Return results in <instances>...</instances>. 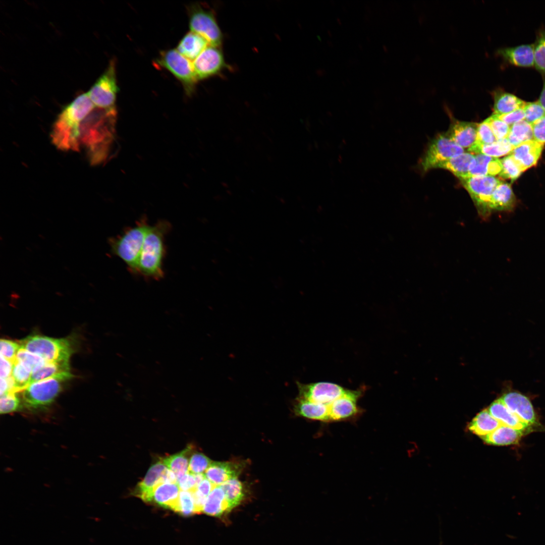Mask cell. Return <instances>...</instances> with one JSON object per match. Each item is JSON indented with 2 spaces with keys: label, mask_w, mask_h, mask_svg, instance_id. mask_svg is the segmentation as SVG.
<instances>
[{
  "label": "cell",
  "mask_w": 545,
  "mask_h": 545,
  "mask_svg": "<svg viewBox=\"0 0 545 545\" xmlns=\"http://www.w3.org/2000/svg\"><path fill=\"white\" fill-rule=\"evenodd\" d=\"M18 343L20 348L38 355L47 362L69 363L73 352L72 344L67 338L32 335L20 340Z\"/></svg>",
  "instance_id": "5b68a950"
},
{
  "label": "cell",
  "mask_w": 545,
  "mask_h": 545,
  "mask_svg": "<svg viewBox=\"0 0 545 545\" xmlns=\"http://www.w3.org/2000/svg\"><path fill=\"white\" fill-rule=\"evenodd\" d=\"M494 100V115H501L523 108L525 101L502 88L492 92Z\"/></svg>",
  "instance_id": "cb8c5ba5"
},
{
  "label": "cell",
  "mask_w": 545,
  "mask_h": 545,
  "mask_svg": "<svg viewBox=\"0 0 545 545\" xmlns=\"http://www.w3.org/2000/svg\"><path fill=\"white\" fill-rule=\"evenodd\" d=\"M496 116L509 126H511L514 124L524 120V114L522 108L506 114Z\"/></svg>",
  "instance_id": "681fc988"
},
{
  "label": "cell",
  "mask_w": 545,
  "mask_h": 545,
  "mask_svg": "<svg viewBox=\"0 0 545 545\" xmlns=\"http://www.w3.org/2000/svg\"><path fill=\"white\" fill-rule=\"evenodd\" d=\"M116 65V60H111L105 71L87 92L95 106L103 108L116 107L119 90Z\"/></svg>",
  "instance_id": "9c48e42d"
},
{
  "label": "cell",
  "mask_w": 545,
  "mask_h": 545,
  "mask_svg": "<svg viewBox=\"0 0 545 545\" xmlns=\"http://www.w3.org/2000/svg\"><path fill=\"white\" fill-rule=\"evenodd\" d=\"M497 53L511 65L523 68L534 66L533 44L502 48Z\"/></svg>",
  "instance_id": "ac0fdd59"
},
{
  "label": "cell",
  "mask_w": 545,
  "mask_h": 545,
  "mask_svg": "<svg viewBox=\"0 0 545 545\" xmlns=\"http://www.w3.org/2000/svg\"><path fill=\"white\" fill-rule=\"evenodd\" d=\"M192 448L189 445L180 452L162 459L167 467L175 474L177 479L188 472V462Z\"/></svg>",
  "instance_id": "836d02e7"
},
{
  "label": "cell",
  "mask_w": 545,
  "mask_h": 545,
  "mask_svg": "<svg viewBox=\"0 0 545 545\" xmlns=\"http://www.w3.org/2000/svg\"><path fill=\"white\" fill-rule=\"evenodd\" d=\"M523 110L524 120L532 125L545 116V109L539 101L525 102Z\"/></svg>",
  "instance_id": "b9f144b4"
},
{
  "label": "cell",
  "mask_w": 545,
  "mask_h": 545,
  "mask_svg": "<svg viewBox=\"0 0 545 545\" xmlns=\"http://www.w3.org/2000/svg\"><path fill=\"white\" fill-rule=\"evenodd\" d=\"M167 469L162 460L152 464L143 479L137 485L136 495L144 502H150L154 488L159 483L164 482L163 478Z\"/></svg>",
  "instance_id": "2e32d148"
},
{
  "label": "cell",
  "mask_w": 545,
  "mask_h": 545,
  "mask_svg": "<svg viewBox=\"0 0 545 545\" xmlns=\"http://www.w3.org/2000/svg\"><path fill=\"white\" fill-rule=\"evenodd\" d=\"M170 223L160 220L150 226L146 235L135 275L144 279L158 281L165 275L163 269L166 255V236L171 230Z\"/></svg>",
  "instance_id": "3957f363"
},
{
  "label": "cell",
  "mask_w": 545,
  "mask_h": 545,
  "mask_svg": "<svg viewBox=\"0 0 545 545\" xmlns=\"http://www.w3.org/2000/svg\"><path fill=\"white\" fill-rule=\"evenodd\" d=\"M515 203V197L510 185L502 181L490 199L488 206L489 215L493 211L510 210Z\"/></svg>",
  "instance_id": "4316f807"
},
{
  "label": "cell",
  "mask_w": 545,
  "mask_h": 545,
  "mask_svg": "<svg viewBox=\"0 0 545 545\" xmlns=\"http://www.w3.org/2000/svg\"><path fill=\"white\" fill-rule=\"evenodd\" d=\"M474 156L475 165L470 172L468 177L495 176L501 172L502 166L501 159L483 154H477Z\"/></svg>",
  "instance_id": "f1b7e54d"
},
{
  "label": "cell",
  "mask_w": 545,
  "mask_h": 545,
  "mask_svg": "<svg viewBox=\"0 0 545 545\" xmlns=\"http://www.w3.org/2000/svg\"><path fill=\"white\" fill-rule=\"evenodd\" d=\"M243 464L232 462H213L204 472L205 477L215 485L237 478Z\"/></svg>",
  "instance_id": "d6986e66"
},
{
  "label": "cell",
  "mask_w": 545,
  "mask_h": 545,
  "mask_svg": "<svg viewBox=\"0 0 545 545\" xmlns=\"http://www.w3.org/2000/svg\"><path fill=\"white\" fill-rule=\"evenodd\" d=\"M212 462V461L203 453L193 452L189 459L188 472L194 474H203Z\"/></svg>",
  "instance_id": "ab89813d"
},
{
  "label": "cell",
  "mask_w": 545,
  "mask_h": 545,
  "mask_svg": "<svg viewBox=\"0 0 545 545\" xmlns=\"http://www.w3.org/2000/svg\"><path fill=\"white\" fill-rule=\"evenodd\" d=\"M543 77V86L538 101L545 109V74Z\"/></svg>",
  "instance_id": "f5cc1de1"
},
{
  "label": "cell",
  "mask_w": 545,
  "mask_h": 545,
  "mask_svg": "<svg viewBox=\"0 0 545 545\" xmlns=\"http://www.w3.org/2000/svg\"><path fill=\"white\" fill-rule=\"evenodd\" d=\"M117 111L116 107L103 108L94 106L80 126L79 143L85 149L93 166L107 159L116 134Z\"/></svg>",
  "instance_id": "6da1fadb"
},
{
  "label": "cell",
  "mask_w": 545,
  "mask_h": 545,
  "mask_svg": "<svg viewBox=\"0 0 545 545\" xmlns=\"http://www.w3.org/2000/svg\"><path fill=\"white\" fill-rule=\"evenodd\" d=\"M501 161L502 169L499 175L503 178L514 181L523 172L511 154L501 159Z\"/></svg>",
  "instance_id": "60d3db41"
},
{
  "label": "cell",
  "mask_w": 545,
  "mask_h": 545,
  "mask_svg": "<svg viewBox=\"0 0 545 545\" xmlns=\"http://www.w3.org/2000/svg\"><path fill=\"white\" fill-rule=\"evenodd\" d=\"M220 486L225 493L228 504V512L238 506L245 497L242 483L237 478L230 479Z\"/></svg>",
  "instance_id": "e575fe53"
},
{
  "label": "cell",
  "mask_w": 545,
  "mask_h": 545,
  "mask_svg": "<svg viewBox=\"0 0 545 545\" xmlns=\"http://www.w3.org/2000/svg\"><path fill=\"white\" fill-rule=\"evenodd\" d=\"M94 107L87 93H84L77 96L61 111L50 133L52 144L58 149L80 151V124Z\"/></svg>",
  "instance_id": "7a4b0ae2"
},
{
  "label": "cell",
  "mask_w": 545,
  "mask_h": 545,
  "mask_svg": "<svg viewBox=\"0 0 545 545\" xmlns=\"http://www.w3.org/2000/svg\"><path fill=\"white\" fill-rule=\"evenodd\" d=\"M501 399L523 422L532 428L539 425L531 402L524 395L517 392H510L504 394Z\"/></svg>",
  "instance_id": "9a60e30c"
},
{
  "label": "cell",
  "mask_w": 545,
  "mask_h": 545,
  "mask_svg": "<svg viewBox=\"0 0 545 545\" xmlns=\"http://www.w3.org/2000/svg\"><path fill=\"white\" fill-rule=\"evenodd\" d=\"M16 359L31 370L45 362L38 355L21 348H20L17 353Z\"/></svg>",
  "instance_id": "ee69618b"
},
{
  "label": "cell",
  "mask_w": 545,
  "mask_h": 545,
  "mask_svg": "<svg viewBox=\"0 0 545 545\" xmlns=\"http://www.w3.org/2000/svg\"><path fill=\"white\" fill-rule=\"evenodd\" d=\"M297 386L298 398L328 406L342 396L346 391L339 385L329 382L309 384L297 383Z\"/></svg>",
  "instance_id": "4fadbf2b"
},
{
  "label": "cell",
  "mask_w": 545,
  "mask_h": 545,
  "mask_svg": "<svg viewBox=\"0 0 545 545\" xmlns=\"http://www.w3.org/2000/svg\"><path fill=\"white\" fill-rule=\"evenodd\" d=\"M475 162L474 155L463 152L455 155L440 164L437 168L444 169L451 172L459 179L468 177Z\"/></svg>",
  "instance_id": "484cf974"
},
{
  "label": "cell",
  "mask_w": 545,
  "mask_h": 545,
  "mask_svg": "<svg viewBox=\"0 0 545 545\" xmlns=\"http://www.w3.org/2000/svg\"><path fill=\"white\" fill-rule=\"evenodd\" d=\"M533 138L541 143H545V116L532 125Z\"/></svg>",
  "instance_id": "f907efd6"
},
{
  "label": "cell",
  "mask_w": 545,
  "mask_h": 545,
  "mask_svg": "<svg viewBox=\"0 0 545 545\" xmlns=\"http://www.w3.org/2000/svg\"><path fill=\"white\" fill-rule=\"evenodd\" d=\"M460 180L470 194L479 215L487 218L489 215L488 206L490 199L502 181L490 176L470 177Z\"/></svg>",
  "instance_id": "30bf717a"
},
{
  "label": "cell",
  "mask_w": 545,
  "mask_h": 545,
  "mask_svg": "<svg viewBox=\"0 0 545 545\" xmlns=\"http://www.w3.org/2000/svg\"><path fill=\"white\" fill-rule=\"evenodd\" d=\"M534 45V67L540 72L545 74V28L537 33Z\"/></svg>",
  "instance_id": "74e56055"
},
{
  "label": "cell",
  "mask_w": 545,
  "mask_h": 545,
  "mask_svg": "<svg viewBox=\"0 0 545 545\" xmlns=\"http://www.w3.org/2000/svg\"><path fill=\"white\" fill-rule=\"evenodd\" d=\"M478 126L475 123L455 121L446 135L464 149H468L476 141Z\"/></svg>",
  "instance_id": "ffe728a7"
},
{
  "label": "cell",
  "mask_w": 545,
  "mask_h": 545,
  "mask_svg": "<svg viewBox=\"0 0 545 545\" xmlns=\"http://www.w3.org/2000/svg\"><path fill=\"white\" fill-rule=\"evenodd\" d=\"M363 390H346L340 397L329 405V422L347 421L355 419L362 412L357 402Z\"/></svg>",
  "instance_id": "5bb4252c"
},
{
  "label": "cell",
  "mask_w": 545,
  "mask_h": 545,
  "mask_svg": "<svg viewBox=\"0 0 545 545\" xmlns=\"http://www.w3.org/2000/svg\"><path fill=\"white\" fill-rule=\"evenodd\" d=\"M150 225L145 217L126 228L121 234L108 240L112 253L121 258L128 269L135 274L145 238Z\"/></svg>",
  "instance_id": "277c9868"
},
{
  "label": "cell",
  "mask_w": 545,
  "mask_h": 545,
  "mask_svg": "<svg viewBox=\"0 0 545 545\" xmlns=\"http://www.w3.org/2000/svg\"><path fill=\"white\" fill-rule=\"evenodd\" d=\"M525 433L520 430L501 425L491 433L481 438L485 443L495 446L517 444Z\"/></svg>",
  "instance_id": "83f0119b"
},
{
  "label": "cell",
  "mask_w": 545,
  "mask_h": 545,
  "mask_svg": "<svg viewBox=\"0 0 545 545\" xmlns=\"http://www.w3.org/2000/svg\"><path fill=\"white\" fill-rule=\"evenodd\" d=\"M15 393L10 392L1 396L0 412L1 414L15 412L20 408V400Z\"/></svg>",
  "instance_id": "f6af8a7d"
},
{
  "label": "cell",
  "mask_w": 545,
  "mask_h": 545,
  "mask_svg": "<svg viewBox=\"0 0 545 545\" xmlns=\"http://www.w3.org/2000/svg\"><path fill=\"white\" fill-rule=\"evenodd\" d=\"M295 414L306 418L329 422V406L297 397L294 405Z\"/></svg>",
  "instance_id": "d4e9b609"
},
{
  "label": "cell",
  "mask_w": 545,
  "mask_h": 545,
  "mask_svg": "<svg viewBox=\"0 0 545 545\" xmlns=\"http://www.w3.org/2000/svg\"><path fill=\"white\" fill-rule=\"evenodd\" d=\"M484 121L489 126L497 140L507 138L510 126L500 119L496 115L493 114Z\"/></svg>",
  "instance_id": "7bdbcfd3"
},
{
  "label": "cell",
  "mask_w": 545,
  "mask_h": 545,
  "mask_svg": "<svg viewBox=\"0 0 545 545\" xmlns=\"http://www.w3.org/2000/svg\"><path fill=\"white\" fill-rule=\"evenodd\" d=\"M180 493V488L177 483L161 482L154 488L150 502L175 512Z\"/></svg>",
  "instance_id": "7402d4cb"
},
{
  "label": "cell",
  "mask_w": 545,
  "mask_h": 545,
  "mask_svg": "<svg viewBox=\"0 0 545 545\" xmlns=\"http://www.w3.org/2000/svg\"><path fill=\"white\" fill-rule=\"evenodd\" d=\"M464 152V149L456 144L446 134H441L430 143L421 165L424 171L437 168L441 163Z\"/></svg>",
  "instance_id": "8fae6325"
},
{
  "label": "cell",
  "mask_w": 545,
  "mask_h": 545,
  "mask_svg": "<svg viewBox=\"0 0 545 545\" xmlns=\"http://www.w3.org/2000/svg\"><path fill=\"white\" fill-rule=\"evenodd\" d=\"M506 138L514 148L522 143L534 140L532 125L525 120L514 124L510 126Z\"/></svg>",
  "instance_id": "d590c367"
},
{
  "label": "cell",
  "mask_w": 545,
  "mask_h": 545,
  "mask_svg": "<svg viewBox=\"0 0 545 545\" xmlns=\"http://www.w3.org/2000/svg\"><path fill=\"white\" fill-rule=\"evenodd\" d=\"M209 45L204 37L190 31L179 42L177 50L190 61H194Z\"/></svg>",
  "instance_id": "603a6c76"
},
{
  "label": "cell",
  "mask_w": 545,
  "mask_h": 545,
  "mask_svg": "<svg viewBox=\"0 0 545 545\" xmlns=\"http://www.w3.org/2000/svg\"><path fill=\"white\" fill-rule=\"evenodd\" d=\"M187 9L190 31L204 37L209 45L221 47L223 35L214 11L199 3L192 4Z\"/></svg>",
  "instance_id": "52a82bcc"
},
{
  "label": "cell",
  "mask_w": 545,
  "mask_h": 545,
  "mask_svg": "<svg viewBox=\"0 0 545 545\" xmlns=\"http://www.w3.org/2000/svg\"><path fill=\"white\" fill-rule=\"evenodd\" d=\"M204 474H194L187 473L177 479V483L182 490L192 491L205 478Z\"/></svg>",
  "instance_id": "bcb514c9"
},
{
  "label": "cell",
  "mask_w": 545,
  "mask_h": 545,
  "mask_svg": "<svg viewBox=\"0 0 545 545\" xmlns=\"http://www.w3.org/2000/svg\"><path fill=\"white\" fill-rule=\"evenodd\" d=\"M184 516H189L196 512L194 498L191 492L180 491L178 505L175 511Z\"/></svg>",
  "instance_id": "f35d334b"
},
{
  "label": "cell",
  "mask_w": 545,
  "mask_h": 545,
  "mask_svg": "<svg viewBox=\"0 0 545 545\" xmlns=\"http://www.w3.org/2000/svg\"><path fill=\"white\" fill-rule=\"evenodd\" d=\"M192 64L197 81L217 75L228 67L221 47L210 45L193 61Z\"/></svg>",
  "instance_id": "7c38bea8"
},
{
  "label": "cell",
  "mask_w": 545,
  "mask_h": 545,
  "mask_svg": "<svg viewBox=\"0 0 545 545\" xmlns=\"http://www.w3.org/2000/svg\"><path fill=\"white\" fill-rule=\"evenodd\" d=\"M202 512L215 517H221L224 513L228 512V504L220 485L215 486L207 496Z\"/></svg>",
  "instance_id": "1f68e13d"
},
{
  "label": "cell",
  "mask_w": 545,
  "mask_h": 545,
  "mask_svg": "<svg viewBox=\"0 0 545 545\" xmlns=\"http://www.w3.org/2000/svg\"><path fill=\"white\" fill-rule=\"evenodd\" d=\"M497 140L489 126L485 121L478 124L476 139L474 144H489Z\"/></svg>",
  "instance_id": "7dc6e473"
},
{
  "label": "cell",
  "mask_w": 545,
  "mask_h": 545,
  "mask_svg": "<svg viewBox=\"0 0 545 545\" xmlns=\"http://www.w3.org/2000/svg\"><path fill=\"white\" fill-rule=\"evenodd\" d=\"M490 414L502 425L523 431L525 433L532 427L522 421L505 405L501 398L494 401L487 408Z\"/></svg>",
  "instance_id": "44dd1931"
},
{
  "label": "cell",
  "mask_w": 545,
  "mask_h": 545,
  "mask_svg": "<svg viewBox=\"0 0 545 545\" xmlns=\"http://www.w3.org/2000/svg\"><path fill=\"white\" fill-rule=\"evenodd\" d=\"M514 147L507 138L497 140L489 144H474L468 151L476 154H483L492 157L498 158L510 154Z\"/></svg>",
  "instance_id": "d6a6232c"
},
{
  "label": "cell",
  "mask_w": 545,
  "mask_h": 545,
  "mask_svg": "<svg viewBox=\"0 0 545 545\" xmlns=\"http://www.w3.org/2000/svg\"><path fill=\"white\" fill-rule=\"evenodd\" d=\"M501 425L486 409L475 416L467 428L473 433L482 438L493 432Z\"/></svg>",
  "instance_id": "f546056e"
},
{
  "label": "cell",
  "mask_w": 545,
  "mask_h": 545,
  "mask_svg": "<svg viewBox=\"0 0 545 545\" xmlns=\"http://www.w3.org/2000/svg\"><path fill=\"white\" fill-rule=\"evenodd\" d=\"M543 147L544 144L532 140L514 147L510 154L524 172L536 164Z\"/></svg>",
  "instance_id": "e0dca14e"
},
{
  "label": "cell",
  "mask_w": 545,
  "mask_h": 545,
  "mask_svg": "<svg viewBox=\"0 0 545 545\" xmlns=\"http://www.w3.org/2000/svg\"><path fill=\"white\" fill-rule=\"evenodd\" d=\"M32 370L16 359L11 373L14 383V392L24 390L30 384Z\"/></svg>",
  "instance_id": "8d00e7d4"
},
{
  "label": "cell",
  "mask_w": 545,
  "mask_h": 545,
  "mask_svg": "<svg viewBox=\"0 0 545 545\" xmlns=\"http://www.w3.org/2000/svg\"><path fill=\"white\" fill-rule=\"evenodd\" d=\"M0 345L1 355L13 364L16 360L17 353L20 348L19 343L12 340L2 339Z\"/></svg>",
  "instance_id": "c3c4849f"
},
{
  "label": "cell",
  "mask_w": 545,
  "mask_h": 545,
  "mask_svg": "<svg viewBox=\"0 0 545 545\" xmlns=\"http://www.w3.org/2000/svg\"><path fill=\"white\" fill-rule=\"evenodd\" d=\"M13 364L1 355V377L7 378L11 375Z\"/></svg>",
  "instance_id": "816d5d0a"
},
{
  "label": "cell",
  "mask_w": 545,
  "mask_h": 545,
  "mask_svg": "<svg viewBox=\"0 0 545 545\" xmlns=\"http://www.w3.org/2000/svg\"><path fill=\"white\" fill-rule=\"evenodd\" d=\"M72 377L70 373L30 384L23 391V406L34 410L48 406L60 394L64 383Z\"/></svg>",
  "instance_id": "8992f818"
},
{
  "label": "cell",
  "mask_w": 545,
  "mask_h": 545,
  "mask_svg": "<svg viewBox=\"0 0 545 545\" xmlns=\"http://www.w3.org/2000/svg\"><path fill=\"white\" fill-rule=\"evenodd\" d=\"M70 373L69 363L45 361L32 370L30 384Z\"/></svg>",
  "instance_id": "4dcf8cb0"
},
{
  "label": "cell",
  "mask_w": 545,
  "mask_h": 545,
  "mask_svg": "<svg viewBox=\"0 0 545 545\" xmlns=\"http://www.w3.org/2000/svg\"><path fill=\"white\" fill-rule=\"evenodd\" d=\"M154 64L172 74L181 82L187 95L190 96L194 93L197 80L193 64L177 49H170L161 51Z\"/></svg>",
  "instance_id": "ba28073f"
}]
</instances>
